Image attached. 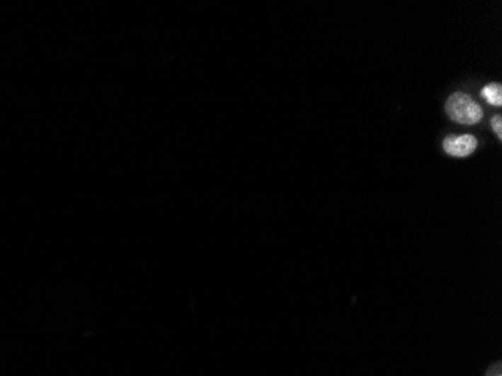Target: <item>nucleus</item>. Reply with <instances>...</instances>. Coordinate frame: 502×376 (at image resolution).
I'll use <instances>...</instances> for the list:
<instances>
[{
	"mask_svg": "<svg viewBox=\"0 0 502 376\" xmlns=\"http://www.w3.org/2000/svg\"><path fill=\"white\" fill-rule=\"evenodd\" d=\"M492 130L496 132L498 139H502V118L499 115L492 119Z\"/></svg>",
	"mask_w": 502,
	"mask_h": 376,
	"instance_id": "4",
	"label": "nucleus"
},
{
	"mask_svg": "<svg viewBox=\"0 0 502 376\" xmlns=\"http://www.w3.org/2000/svg\"><path fill=\"white\" fill-rule=\"evenodd\" d=\"M477 148V139L472 135L463 136H450L444 140V151L451 156H463L471 155Z\"/></svg>",
	"mask_w": 502,
	"mask_h": 376,
	"instance_id": "2",
	"label": "nucleus"
},
{
	"mask_svg": "<svg viewBox=\"0 0 502 376\" xmlns=\"http://www.w3.org/2000/svg\"><path fill=\"white\" fill-rule=\"evenodd\" d=\"M447 113L457 124L475 125L483 118V108L469 95L456 92L447 101Z\"/></svg>",
	"mask_w": 502,
	"mask_h": 376,
	"instance_id": "1",
	"label": "nucleus"
},
{
	"mask_svg": "<svg viewBox=\"0 0 502 376\" xmlns=\"http://www.w3.org/2000/svg\"><path fill=\"white\" fill-rule=\"evenodd\" d=\"M481 96L492 106H502V86L499 83H491L481 89Z\"/></svg>",
	"mask_w": 502,
	"mask_h": 376,
	"instance_id": "3",
	"label": "nucleus"
}]
</instances>
